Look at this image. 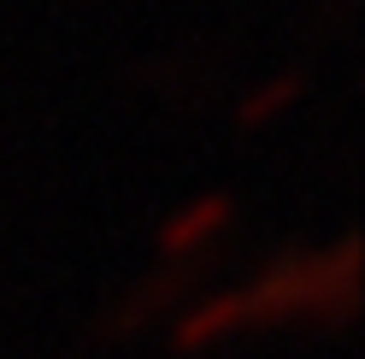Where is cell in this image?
<instances>
[{"mask_svg":"<svg viewBox=\"0 0 365 359\" xmlns=\"http://www.w3.org/2000/svg\"><path fill=\"white\" fill-rule=\"evenodd\" d=\"M294 100H301V77H294V71L265 77L259 88H247V95H242V106H236V130H247V136H254V130L277 124Z\"/></svg>","mask_w":365,"mask_h":359,"instance_id":"cell-2","label":"cell"},{"mask_svg":"<svg viewBox=\"0 0 365 359\" xmlns=\"http://www.w3.org/2000/svg\"><path fill=\"white\" fill-rule=\"evenodd\" d=\"M236 224V200L230 194H195V200H182V207L159 224V236H153V248H159V259H189V254H200V248H212V241L224 236Z\"/></svg>","mask_w":365,"mask_h":359,"instance_id":"cell-1","label":"cell"}]
</instances>
